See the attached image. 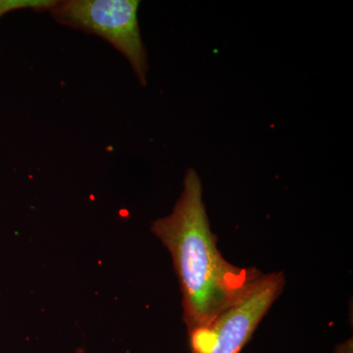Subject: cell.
<instances>
[{
  "label": "cell",
  "instance_id": "cell-1",
  "mask_svg": "<svg viewBox=\"0 0 353 353\" xmlns=\"http://www.w3.org/2000/svg\"><path fill=\"white\" fill-rule=\"evenodd\" d=\"M152 232L170 253L188 334L208 327L264 274L253 267L236 266L223 256L211 230L201 179L194 168L185 172L173 210L155 220Z\"/></svg>",
  "mask_w": 353,
  "mask_h": 353
},
{
  "label": "cell",
  "instance_id": "cell-2",
  "mask_svg": "<svg viewBox=\"0 0 353 353\" xmlns=\"http://www.w3.org/2000/svg\"><path fill=\"white\" fill-rule=\"evenodd\" d=\"M136 0H67L57 1L50 12L55 20L105 39L131 65L145 85L148 62L139 30Z\"/></svg>",
  "mask_w": 353,
  "mask_h": 353
},
{
  "label": "cell",
  "instance_id": "cell-3",
  "mask_svg": "<svg viewBox=\"0 0 353 353\" xmlns=\"http://www.w3.org/2000/svg\"><path fill=\"white\" fill-rule=\"evenodd\" d=\"M285 284L284 272L264 273L208 327L189 334L190 353H241Z\"/></svg>",
  "mask_w": 353,
  "mask_h": 353
},
{
  "label": "cell",
  "instance_id": "cell-4",
  "mask_svg": "<svg viewBox=\"0 0 353 353\" xmlns=\"http://www.w3.org/2000/svg\"><path fill=\"white\" fill-rule=\"evenodd\" d=\"M57 2L52 0H0V18L17 9L31 8L50 11Z\"/></svg>",
  "mask_w": 353,
  "mask_h": 353
},
{
  "label": "cell",
  "instance_id": "cell-5",
  "mask_svg": "<svg viewBox=\"0 0 353 353\" xmlns=\"http://www.w3.org/2000/svg\"><path fill=\"white\" fill-rule=\"evenodd\" d=\"M334 353H352V341H347L336 345Z\"/></svg>",
  "mask_w": 353,
  "mask_h": 353
}]
</instances>
